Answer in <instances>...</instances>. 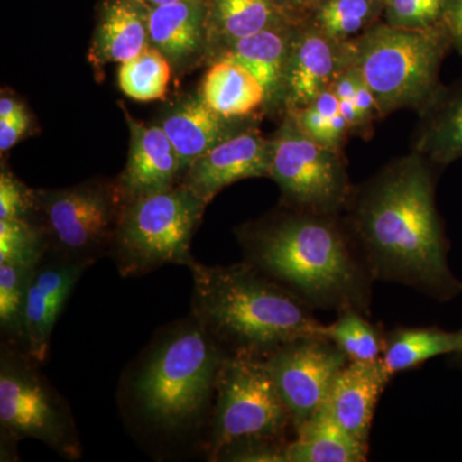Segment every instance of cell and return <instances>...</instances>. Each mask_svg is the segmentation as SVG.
<instances>
[{
	"label": "cell",
	"mask_w": 462,
	"mask_h": 462,
	"mask_svg": "<svg viewBox=\"0 0 462 462\" xmlns=\"http://www.w3.org/2000/svg\"><path fill=\"white\" fill-rule=\"evenodd\" d=\"M437 170L416 152L355 187L345 221L374 281L397 282L439 302L462 294L437 208Z\"/></svg>",
	"instance_id": "6da1fadb"
},
{
	"label": "cell",
	"mask_w": 462,
	"mask_h": 462,
	"mask_svg": "<svg viewBox=\"0 0 462 462\" xmlns=\"http://www.w3.org/2000/svg\"><path fill=\"white\" fill-rule=\"evenodd\" d=\"M245 261L312 310L355 309L369 315L374 281L343 215L282 206L240 225Z\"/></svg>",
	"instance_id": "7a4b0ae2"
},
{
	"label": "cell",
	"mask_w": 462,
	"mask_h": 462,
	"mask_svg": "<svg viewBox=\"0 0 462 462\" xmlns=\"http://www.w3.org/2000/svg\"><path fill=\"white\" fill-rule=\"evenodd\" d=\"M191 315L227 356H267L303 337L325 336V325L296 294L247 261L207 266L191 258Z\"/></svg>",
	"instance_id": "3957f363"
},
{
	"label": "cell",
	"mask_w": 462,
	"mask_h": 462,
	"mask_svg": "<svg viewBox=\"0 0 462 462\" xmlns=\"http://www.w3.org/2000/svg\"><path fill=\"white\" fill-rule=\"evenodd\" d=\"M226 354L193 315L165 328L127 376L130 411L149 430L180 436L211 416Z\"/></svg>",
	"instance_id": "277c9868"
},
{
	"label": "cell",
	"mask_w": 462,
	"mask_h": 462,
	"mask_svg": "<svg viewBox=\"0 0 462 462\" xmlns=\"http://www.w3.org/2000/svg\"><path fill=\"white\" fill-rule=\"evenodd\" d=\"M346 45L349 67L372 90L383 118L400 109L424 107L442 88L440 69L454 50L445 25L403 29L384 21Z\"/></svg>",
	"instance_id": "5b68a950"
},
{
	"label": "cell",
	"mask_w": 462,
	"mask_h": 462,
	"mask_svg": "<svg viewBox=\"0 0 462 462\" xmlns=\"http://www.w3.org/2000/svg\"><path fill=\"white\" fill-rule=\"evenodd\" d=\"M207 205L179 182L171 189L125 202L111 256L123 276L190 263V245Z\"/></svg>",
	"instance_id": "8992f818"
},
{
	"label": "cell",
	"mask_w": 462,
	"mask_h": 462,
	"mask_svg": "<svg viewBox=\"0 0 462 462\" xmlns=\"http://www.w3.org/2000/svg\"><path fill=\"white\" fill-rule=\"evenodd\" d=\"M211 431L206 451L209 460L234 443L269 439L289 442L291 413L263 358L226 356L216 382Z\"/></svg>",
	"instance_id": "52a82bcc"
},
{
	"label": "cell",
	"mask_w": 462,
	"mask_h": 462,
	"mask_svg": "<svg viewBox=\"0 0 462 462\" xmlns=\"http://www.w3.org/2000/svg\"><path fill=\"white\" fill-rule=\"evenodd\" d=\"M23 349L3 343L0 351L2 449L25 438L41 440L67 460H78L81 443L65 398Z\"/></svg>",
	"instance_id": "ba28073f"
},
{
	"label": "cell",
	"mask_w": 462,
	"mask_h": 462,
	"mask_svg": "<svg viewBox=\"0 0 462 462\" xmlns=\"http://www.w3.org/2000/svg\"><path fill=\"white\" fill-rule=\"evenodd\" d=\"M36 202L48 254L89 264L111 254L125 205L117 181L96 179L63 189L36 190Z\"/></svg>",
	"instance_id": "9c48e42d"
},
{
	"label": "cell",
	"mask_w": 462,
	"mask_h": 462,
	"mask_svg": "<svg viewBox=\"0 0 462 462\" xmlns=\"http://www.w3.org/2000/svg\"><path fill=\"white\" fill-rule=\"evenodd\" d=\"M270 179L281 189V205L319 215H343L354 194L343 151L307 135L285 112L272 136Z\"/></svg>",
	"instance_id": "30bf717a"
},
{
	"label": "cell",
	"mask_w": 462,
	"mask_h": 462,
	"mask_svg": "<svg viewBox=\"0 0 462 462\" xmlns=\"http://www.w3.org/2000/svg\"><path fill=\"white\" fill-rule=\"evenodd\" d=\"M263 360L291 413L294 430L328 400L334 380L349 361L325 336L291 340Z\"/></svg>",
	"instance_id": "8fae6325"
},
{
	"label": "cell",
	"mask_w": 462,
	"mask_h": 462,
	"mask_svg": "<svg viewBox=\"0 0 462 462\" xmlns=\"http://www.w3.org/2000/svg\"><path fill=\"white\" fill-rule=\"evenodd\" d=\"M272 153V138H264L258 124L254 125L200 156L182 176L180 184L209 205L234 182L270 179Z\"/></svg>",
	"instance_id": "7c38bea8"
},
{
	"label": "cell",
	"mask_w": 462,
	"mask_h": 462,
	"mask_svg": "<svg viewBox=\"0 0 462 462\" xmlns=\"http://www.w3.org/2000/svg\"><path fill=\"white\" fill-rule=\"evenodd\" d=\"M90 266L47 254L33 269L23 307V352L36 363L47 361L58 318L81 275Z\"/></svg>",
	"instance_id": "4fadbf2b"
},
{
	"label": "cell",
	"mask_w": 462,
	"mask_h": 462,
	"mask_svg": "<svg viewBox=\"0 0 462 462\" xmlns=\"http://www.w3.org/2000/svg\"><path fill=\"white\" fill-rule=\"evenodd\" d=\"M348 67L346 42L331 41L300 17L285 69L282 115L314 102Z\"/></svg>",
	"instance_id": "5bb4252c"
},
{
	"label": "cell",
	"mask_w": 462,
	"mask_h": 462,
	"mask_svg": "<svg viewBox=\"0 0 462 462\" xmlns=\"http://www.w3.org/2000/svg\"><path fill=\"white\" fill-rule=\"evenodd\" d=\"M157 124L178 152L182 179L200 156L258 124V117H225L209 107L199 93L187 94L163 107Z\"/></svg>",
	"instance_id": "9a60e30c"
},
{
	"label": "cell",
	"mask_w": 462,
	"mask_h": 462,
	"mask_svg": "<svg viewBox=\"0 0 462 462\" xmlns=\"http://www.w3.org/2000/svg\"><path fill=\"white\" fill-rule=\"evenodd\" d=\"M125 118L130 130L127 162L117 179L125 202L171 189L181 180L178 152L158 124L135 120L126 109Z\"/></svg>",
	"instance_id": "2e32d148"
},
{
	"label": "cell",
	"mask_w": 462,
	"mask_h": 462,
	"mask_svg": "<svg viewBox=\"0 0 462 462\" xmlns=\"http://www.w3.org/2000/svg\"><path fill=\"white\" fill-rule=\"evenodd\" d=\"M207 0H182L151 5L149 42L169 60L172 71L184 72L208 57Z\"/></svg>",
	"instance_id": "e0dca14e"
},
{
	"label": "cell",
	"mask_w": 462,
	"mask_h": 462,
	"mask_svg": "<svg viewBox=\"0 0 462 462\" xmlns=\"http://www.w3.org/2000/svg\"><path fill=\"white\" fill-rule=\"evenodd\" d=\"M392 379L382 358L348 361L334 380L328 397L337 421L356 439L369 445L374 413Z\"/></svg>",
	"instance_id": "ac0fdd59"
},
{
	"label": "cell",
	"mask_w": 462,
	"mask_h": 462,
	"mask_svg": "<svg viewBox=\"0 0 462 462\" xmlns=\"http://www.w3.org/2000/svg\"><path fill=\"white\" fill-rule=\"evenodd\" d=\"M300 17L302 8L282 0H207V63L239 39Z\"/></svg>",
	"instance_id": "d6986e66"
},
{
	"label": "cell",
	"mask_w": 462,
	"mask_h": 462,
	"mask_svg": "<svg viewBox=\"0 0 462 462\" xmlns=\"http://www.w3.org/2000/svg\"><path fill=\"white\" fill-rule=\"evenodd\" d=\"M151 5L145 0H103L89 51L91 65L124 63L142 53L149 42Z\"/></svg>",
	"instance_id": "ffe728a7"
},
{
	"label": "cell",
	"mask_w": 462,
	"mask_h": 462,
	"mask_svg": "<svg viewBox=\"0 0 462 462\" xmlns=\"http://www.w3.org/2000/svg\"><path fill=\"white\" fill-rule=\"evenodd\" d=\"M300 21V18L289 21L247 38L239 39L216 57L215 60L220 58L236 60L256 76L266 90V114L282 116V97L285 69Z\"/></svg>",
	"instance_id": "44dd1931"
},
{
	"label": "cell",
	"mask_w": 462,
	"mask_h": 462,
	"mask_svg": "<svg viewBox=\"0 0 462 462\" xmlns=\"http://www.w3.org/2000/svg\"><path fill=\"white\" fill-rule=\"evenodd\" d=\"M411 151L437 167L462 158V80L442 85L433 98L418 111Z\"/></svg>",
	"instance_id": "7402d4cb"
},
{
	"label": "cell",
	"mask_w": 462,
	"mask_h": 462,
	"mask_svg": "<svg viewBox=\"0 0 462 462\" xmlns=\"http://www.w3.org/2000/svg\"><path fill=\"white\" fill-rule=\"evenodd\" d=\"M199 94L209 107L230 118L266 115V90L247 67L229 58L209 65Z\"/></svg>",
	"instance_id": "603a6c76"
},
{
	"label": "cell",
	"mask_w": 462,
	"mask_h": 462,
	"mask_svg": "<svg viewBox=\"0 0 462 462\" xmlns=\"http://www.w3.org/2000/svg\"><path fill=\"white\" fill-rule=\"evenodd\" d=\"M289 440L287 462H365L369 445L352 437L337 421L325 401Z\"/></svg>",
	"instance_id": "cb8c5ba5"
},
{
	"label": "cell",
	"mask_w": 462,
	"mask_h": 462,
	"mask_svg": "<svg viewBox=\"0 0 462 462\" xmlns=\"http://www.w3.org/2000/svg\"><path fill=\"white\" fill-rule=\"evenodd\" d=\"M462 351V333L439 328H396L384 337L382 361L392 376L439 357Z\"/></svg>",
	"instance_id": "d4e9b609"
},
{
	"label": "cell",
	"mask_w": 462,
	"mask_h": 462,
	"mask_svg": "<svg viewBox=\"0 0 462 462\" xmlns=\"http://www.w3.org/2000/svg\"><path fill=\"white\" fill-rule=\"evenodd\" d=\"M384 0H311L302 20L337 42H348L383 21Z\"/></svg>",
	"instance_id": "484cf974"
},
{
	"label": "cell",
	"mask_w": 462,
	"mask_h": 462,
	"mask_svg": "<svg viewBox=\"0 0 462 462\" xmlns=\"http://www.w3.org/2000/svg\"><path fill=\"white\" fill-rule=\"evenodd\" d=\"M366 314L355 309L338 312V318L325 325L324 334L339 346L349 361H375L384 351L385 333Z\"/></svg>",
	"instance_id": "4316f807"
},
{
	"label": "cell",
	"mask_w": 462,
	"mask_h": 462,
	"mask_svg": "<svg viewBox=\"0 0 462 462\" xmlns=\"http://www.w3.org/2000/svg\"><path fill=\"white\" fill-rule=\"evenodd\" d=\"M171 76L172 67L167 58L148 45L133 60L121 63L118 85L130 98L156 100L166 96Z\"/></svg>",
	"instance_id": "83f0119b"
},
{
	"label": "cell",
	"mask_w": 462,
	"mask_h": 462,
	"mask_svg": "<svg viewBox=\"0 0 462 462\" xmlns=\"http://www.w3.org/2000/svg\"><path fill=\"white\" fill-rule=\"evenodd\" d=\"M36 266L0 263V328L7 343L23 351V307L27 284Z\"/></svg>",
	"instance_id": "f1b7e54d"
},
{
	"label": "cell",
	"mask_w": 462,
	"mask_h": 462,
	"mask_svg": "<svg viewBox=\"0 0 462 462\" xmlns=\"http://www.w3.org/2000/svg\"><path fill=\"white\" fill-rule=\"evenodd\" d=\"M48 240L38 221L0 220V263H18L38 266L48 254Z\"/></svg>",
	"instance_id": "f546056e"
},
{
	"label": "cell",
	"mask_w": 462,
	"mask_h": 462,
	"mask_svg": "<svg viewBox=\"0 0 462 462\" xmlns=\"http://www.w3.org/2000/svg\"><path fill=\"white\" fill-rule=\"evenodd\" d=\"M447 3L448 0H384L383 21L403 29L445 25Z\"/></svg>",
	"instance_id": "4dcf8cb0"
},
{
	"label": "cell",
	"mask_w": 462,
	"mask_h": 462,
	"mask_svg": "<svg viewBox=\"0 0 462 462\" xmlns=\"http://www.w3.org/2000/svg\"><path fill=\"white\" fill-rule=\"evenodd\" d=\"M36 190L30 189L3 167L0 173V220L23 218L38 221Z\"/></svg>",
	"instance_id": "1f68e13d"
},
{
	"label": "cell",
	"mask_w": 462,
	"mask_h": 462,
	"mask_svg": "<svg viewBox=\"0 0 462 462\" xmlns=\"http://www.w3.org/2000/svg\"><path fill=\"white\" fill-rule=\"evenodd\" d=\"M288 443L269 439L245 440L225 448L216 461L287 462Z\"/></svg>",
	"instance_id": "d6a6232c"
},
{
	"label": "cell",
	"mask_w": 462,
	"mask_h": 462,
	"mask_svg": "<svg viewBox=\"0 0 462 462\" xmlns=\"http://www.w3.org/2000/svg\"><path fill=\"white\" fill-rule=\"evenodd\" d=\"M29 126L30 117L26 111L12 120H0V151H2V154L23 138Z\"/></svg>",
	"instance_id": "836d02e7"
},
{
	"label": "cell",
	"mask_w": 462,
	"mask_h": 462,
	"mask_svg": "<svg viewBox=\"0 0 462 462\" xmlns=\"http://www.w3.org/2000/svg\"><path fill=\"white\" fill-rule=\"evenodd\" d=\"M443 23L451 35L454 50L462 54V0H448Z\"/></svg>",
	"instance_id": "e575fe53"
},
{
	"label": "cell",
	"mask_w": 462,
	"mask_h": 462,
	"mask_svg": "<svg viewBox=\"0 0 462 462\" xmlns=\"http://www.w3.org/2000/svg\"><path fill=\"white\" fill-rule=\"evenodd\" d=\"M26 111L25 106L16 98L11 96L7 91H2V98H0V120H12L17 116Z\"/></svg>",
	"instance_id": "d590c367"
},
{
	"label": "cell",
	"mask_w": 462,
	"mask_h": 462,
	"mask_svg": "<svg viewBox=\"0 0 462 462\" xmlns=\"http://www.w3.org/2000/svg\"><path fill=\"white\" fill-rule=\"evenodd\" d=\"M151 5H169V3L182 2V0H145Z\"/></svg>",
	"instance_id": "8d00e7d4"
},
{
	"label": "cell",
	"mask_w": 462,
	"mask_h": 462,
	"mask_svg": "<svg viewBox=\"0 0 462 462\" xmlns=\"http://www.w3.org/2000/svg\"><path fill=\"white\" fill-rule=\"evenodd\" d=\"M282 2L288 3V5H294V7L298 8L305 7V0H282Z\"/></svg>",
	"instance_id": "74e56055"
},
{
	"label": "cell",
	"mask_w": 462,
	"mask_h": 462,
	"mask_svg": "<svg viewBox=\"0 0 462 462\" xmlns=\"http://www.w3.org/2000/svg\"><path fill=\"white\" fill-rule=\"evenodd\" d=\"M461 333H462V329H461ZM452 357L455 358L456 363H457L458 365H460V366H462V351L460 352V354L452 356Z\"/></svg>",
	"instance_id": "f35d334b"
},
{
	"label": "cell",
	"mask_w": 462,
	"mask_h": 462,
	"mask_svg": "<svg viewBox=\"0 0 462 462\" xmlns=\"http://www.w3.org/2000/svg\"><path fill=\"white\" fill-rule=\"evenodd\" d=\"M311 2V0H305V5H307V3H310Z\"/></svg>",
	"instance_id": "ab89813d"
}]
</instances>
